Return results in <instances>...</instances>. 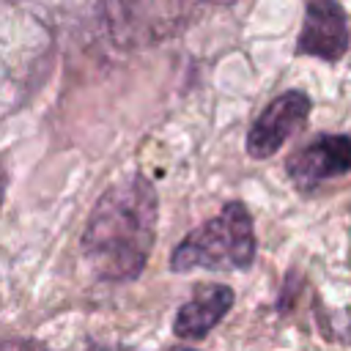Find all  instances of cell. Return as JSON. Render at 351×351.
I'll return each instance as SVG.
<instances>
[{
  "instance_id": "6da1fadb",
  "label": "cell",
  "mask_w": 351,
  "mask_h": 351,
  "mask_svg": "<svg viewBox=\"0 0 351 351\" xmlns=\"http://www.w3.org/2000/svg\"><path fill=\"white\" fill-rule=\"evenodd\" d=\"M156 214V192L140 173L123 176L104 189L82 233V255L90 269L110 282L134 280L154 250Z\"/></svg>"
},
{
  "instance_id": "7a4b0ae2",
  "label": "cell",
  "mask_w": 351,
  "mask_h": 351,
  "mask_svg": "<svg viewBox=\"0 0 351 351\" xmlns=\"http://www.w3.org/2000/svg\"><path fill=\"white\" fill-rule=\"evenodd\" d=\"M255 258V230L252 217L244 203H228L217 217L184 236L173 250V271L211 269V271H236L247 269Z\"/></svg>"
},
{
  "instance_id": "3957f363",
  "label": "cell",
  "mask_w": 351,
  "mask_h": 351,
  "mask_svg": "<svg viewBox=\"0 0 351 351\" xmlns=\"http://www.w3.org/2000/svg\"><path fill=\"white\" fill-rule=\"evenodd\" d=\"M310 115V99L302 90H285L263 107L247 134V154L252 159H269L277 154L285 140L304 126Z\"/></svg>"
},
{
  "instance_id": "277c9868",
  "label": "cell",
  "mask_w": 351,
  "mask_h": 351,
  "mask_svg": "<svg viewBox=\"0 0 351 351\" xmlns=\"http://www.w3.org/2000/svg\"><path fill=\"white\" fill-rule=\"evenodd\" d=\"M285 170L291 181L304 192L315 189L324 181L340 178L351 170V137L318 134L285 162Z\"/></svg>"
},
{
  "instance_id": "5b68a950",
  "label": "cell",
  "mask_w": 351,
  "mask_h": 351,
  "mask_svg": "<svg viewBox=\"0 0 351 351\" xmlns=\"http://www.w3.org/2000/svg\"><path fill=\"white\" fill-rule=\"evenodd\" d=\"M346 49H348L346 11L332 0L307 3L302 33L296 38V52L335 63L346 55Z\"/></svg>"
},
{
  "instance_id": "8992f818",
  "label": "cell",
  "mask_w": 351,
  "mask_h": 351,
  "mask_svg": "<svg viewBox=\"0 0 351 351\" xmlns=\"http://www.w3.org/2000/svg\"><path fill=\"white\" fill-rule=\"evenodd\" d=\"M233 307V291L228 285H203L192 299H186L176 318L173 332L184 340H200L206 337Z\"/></svg>"
},
{
  "instance_id": "52a82bcc",
  "label": "cell",
  "mask_w": 351,
  "mask_h": 351,
  "mask_svg": "<svg viewBox=\"0 0 351 351\" xmlns=\"http://www.w3.org/2000/svg\"><path fill=\"white\" fill-rule=\"evenodd\" d=\"M0 351H47V346L38 340H30V337H16V340L0 343Z\"/></svg>"
},
{
  "instance_id": "ba28073f",
  "label": "cell",
  "mask_w": 351,
  "mask_h": 351,
  "mask_svg": "<svg viewBox=\"0 0 351 351\" xmlns=\"http://www.w3.org/2000/svg\"><path fill=\"white\" fill-rule=\"evenodd\" d=\"M0 195H3V181H0Z\"/></svg>"
},
{
  "instance_id": "9c48e42d",
  "label": "cell",
  "mask_w": 351,
  "mask_h": 351,
  "mask_svg": "<svg viewBox=\"0 0 351 351\" xmlns=\"http://www.w3.org/2000/svg\"><path fill=\"white\" fill-rule=\"evenodd\" d=\"M181 351H192V348H181Z\"/></svg>"
}]
</instances>
